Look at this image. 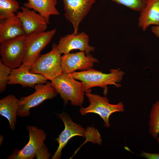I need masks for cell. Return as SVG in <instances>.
I'll return each instance as SVG.
<instances>
[{
  "label": "cell",
  "mask_w": 159,
  "mask_h": 159,
  "mask_svg": "<svg viewBox=\"0 0 159 159\" xmlns=\"http://www.w3.org/2000/svg\"><path fill=\"white\" fill-rule=\"evenodd\" d=\"M69 74L75 79L83 83L85 93L90 92L92 87H100L104 88V94L106 95L107 92L106 88L107 85H113L117 87H120V83L122 80L125 72L120 68L112 69L108 74L91 69Z\"/></svg>",
  "instance_id": "cell-1"
},
{
  "label": "cell",
  "mask_w": 159,
  "mask_h": 159,
  "mask_svg": "<svg viewBox=\"0 0 159 159\" xmlns=\"http://www.w3.org/2000/svg\"><path fill=\"white\" fill-rule=\"evenodd\" d=\"M63 122L64 128L55 139L59 145L52 159H60L62 151L69 141L73 137L80 136L86 138L87 141L96 143L99 140L100 134L93 127H88L85 129L81 125L74 122L69 115L64 112L58 115Z\"/></svg>",
  "instance_id": "cell-2"
},
{
  "label": "cell",
  "mask_w": 159,
  "mask_h": 159,
  "mask_svg": "<svg viewBox=\"0 0 159 159\" xmlns=\"http://www.w3.org/2000/svg\"><path fill=\"white\" fill-rule=\"evenodd\" d=\"M51 82L65 105L69 101L72 105L81 106L84 101L86 91L82 82L77 81L69 74L63 73Z\"/></svg>",
  "instance_id": "cell-3"
},
{
  "label": "cell",
  "mask_w": 159,
  "mask_h": 159,
  "mask_svg": "<svg viewBox=\"0 0 159 159\" xmlns=\"http://www.w3.org/2000/svg\"><path fill=\"white\" fill-rule=\"evenodd\" d=\"M55 43L49 52L40 55L31 67L30 71L40 74L47 80L52 81L63 74L61 67V56Z\"/></svg>",
  "instance_id": "cell-4"
},
{
  "label": "cell",
  "mask_w": 159,
  "mask_h": 159,
  "mask_svg": "<svg viewBox=\"0 0 159 159\" xmlns=\"http://www.w3.org/2000/svg\"><path fill=\"white\" fill-rule=\"evenodd\" d=\"M89 101V105L86 107H81L80 110V114L85 115L88 113H94L98 115L104 122V125L109 127L110 124L109 118L110 115L116 112H122L124 110V105L122 102L116 104L109 102L108 99L106 97L92 94L90 92L85 94Z\"/></svg>",
  "instance_id": "cell-5"
},
{
  "label": "cell",
  "mask_w": 159,
  "mask_h": 159,
  "mask_svg": "<svg viewBox=\"0 0 159 159\" xmlns=\"http://www.w3.org/2000/svg\"><path fill=\"white\" fill-rule=\"evenodd\" d=\"M34 88V93L19 100L17 116L22 117L28 116L30 114L31 108L38 106L45 100L54 98L58 93L51 82L45 85L36 84Z\"/></svg>",
  "instance_id": "cell-6"
},
{
  "label": "cell",
  "mask_w": 159,
  "mask_h": 159,
  "mask_svg": "<svg viewBox=\"0 0 159 159\" xmlns=\"http://www.w3.org/2000/svg\"><path fill=\"white\" fill-rule=\"evenodd\" d=\"M26 35L0 44V60L6 66L14 69L22 64L26 50Z\"/></svg>",
  "instance_id": "cell-7"
},
{
  "label": "cell",
  "mask_w": 159,
  "mask_h": 159,
  "mask_svg": "<svg viewBox=\"0 0 159 159\" xmlns=\"http://www.w3.org/2000/svg\"><path fill=\"white\" fill-rule=\"evenodd\" d=\"M56 29L32 33L26 35V50L21 65L30 69L40 55L42 50L49 43L55 34Z\"/></svg>",
  "instance_id": "cell-8"
},
{
  "label": "cell",
  "mask_w": 159,
  "mask_h": 159,
  "mask_svg": "<svg viewBox=\"0 0 159 159\" xmlns=\"http://www.w3.org/2000/svg\"><path fill=\"white\" fill-rule=\"evenodd\" d=\"M26 129L29 135L28 143L21 149H15L9 159H33L36 157L39 150L45 145L44 142L46 134L43 130L30 125L27 126Z\"/></svg>",
  "instance_id": "cell-9"
},
{
  "label": "cell",
  "mask_w": 159,
  "mask_h": 159,
  "mask_svg": "<svg viewBox=\"0 0 159 159\" xmlns=\"http://www.w3.org/2000/svg\"><path fill=\"white\" fill-rule=\"evenodd\" d=\"M64 16L71 23L74 34L78 33L79 26L96 0H62Z\"/></svg>",
  "instance_id": "cell-10"
},
{
  "label": "cell",
  "mask_w": 159,
  "mask_h": 159,
  "mask_svg": "<svg viewBox=\"0 0 159 159\" xmlns=\"http://www.w3.org/2000/svg\"><path fill=\"white\" fill-rule=\"evenodd\" d=\"M80 51L69 53L61 56V67L63 73L70 74L77 70L86 71L92 69L98 60L90 54Z\"/></svg>",
  "instance_id": "cell-11"
},
{
  "label": "cell",
  "mask_w": 159,
  "mask_h": 159,
  "mask_svg": "<svg viewBox=\"0 0 159 159\" xmlns=\"http://www.w3.org/2000/svg\"><path fill=\"white\" fill-rule=\"evenodd\" d=\"M89 37L84 32L67 34L60 38L58 47L61 54H67L74 49H78L87 54L94 51V47L89 45Z\"/></svg>",
  "instance_id": "cell-12"
},
{
  "label": "cell",
  "mask_w": 159,
  "mask_h": 159,
  "mask_svg": "<svg viewBox=\"0 0 159 159\" xmlns=\"http://www.w3.org/2000/svg\"><path fill=\"white\" fill-rule=\"evenodd\" d=\"M21 11L16 13V16L20 19L25 35L37 32L46 31L48 23L45 19L33 10L22 6Z\"/></svg>",
  "instance_id": "cell-13"
},
{
  "label": "cell",
  "mask_w": 159,
  "mask_h": 159,
  "mask_svg": "<svg viewBox=\"0 0 159 159\" xmlns=\"http://www.w3.org/2000/svg\"><path fill=\"white\" fill-rule=\"evenodd\" d=\"M47 80L40 74L33 73L22 65L12 69L8 78V84H20L23 87H34L36 84L47 83Z\"/></svg>",
  "instance_id": "cell-14"
},
{
  "label": "cell",
  "mask_w": 159,
  "mask_h": 159,
  "mask_svg": "<svg viewBox=\"0 0 159 159\" xmlns=\"http://www.w3.org/2000/svg\"><path fill=\"white\" fill-rule=\"evenodd\" d=\"M26 35L22 23L16 15L0 20V43Z\"/></svg>",
  "instance_id": "cell-15"
},
{
  "label": "cell",
  "mask_w": 159,
  "mask_h": 159,
  "mask_svg": "<svg viewBox=\"0 0 159 159\" xmlns=\"http://www.w3.org/2000/svg\"><path fill=\"white\" fill-rule=\"evenodd\" d=\"M140 12L138 25L143 31L151 25H159V0H148Z\"/></svg>",
  "instance_id": "cell-16"
},
{
  "label": "cell",
  "mask_w": 159,
  "mask_h": 159,
  "mask_svg": "<svg viewBox=\"0 0 159 159\" xmlns=\"http://www.w3.org/2000/svg\"><path fill=\"white\" fill-rule=\"evenodd\" d=\"M23 6L33 9L44 17L48 24L51 15L58 16L60 14L56 8L57 0H27Z\"/></svg>",
  "instance_id": "cell-17"
},
{
  "label": "cell",
  "mask_w": 159,
  "mask_h": 159,
  "mask_svg": "<svg viewBox=\"0 0 159 159\" xmlns=\"http://www.w3.org/2000/svg\"><path fill=\"white\" fill-rule=\"evenodd\" d=\"M18 101L19 100L12 95H9L0 100V114L8 120L12 130L15 128Z\"/></svg>",
  "instance_id": "cell-18"
},
{
  "label": "cell",
  "mask_w": 159,
  "mask_h": 159,
  "mask_svg": "<svg viewBox=\"0 0 159 159\" xmlns=\"http://www.w3.org/2000/svg\"><path fill=\"white\" fill-rule=\"evenodd\" d=\"M148 125L150 134L156 139L159 135V99L151 108Z\"/></svg>",
  "instance_id": "cell-19"
},
{
  "label": "cell",
  "mask_w": 159,
  "mask_h": 159,
  "mask_svg": "<svg viewBox=\"0 0 159 159\" xmlns=\"http://www.w3.org/2000/svg\"><path fill=\"white\" fill-rule=\"evenodd\" d=\"M19 8V3L16 0H0V20L16 15Z\"/></svg>",
  "instance_id": "cell-20"
},
{
  "label": "cell",
  "mask_w": 159,
  "mask_h": 159,
  "mask_svg": "<svg viewBox=\"0 0 159 159\" xmlns=\"http://www.w3.org/2000/svg\"><path fill=\"white\" fill-rule=\"evenodd\" d=\"M130 9L140 12L145 5L148 0H112Z\"/></svg>",
  "instance_id": "cell-21"
},
{
  "label": "cell",
  "mask_w": 159,
  "mask_h": 159,
  "mask_svg": "<svg viewBox=\"0 0 159 159\" xmlns=\"http://www.w3.org/2000/svg\"><path fill=\"white\" fill-rule=\"evenodd\" d=\"M12 69L5 65L0 60V92L5 90L8 78Z\"/></svg>",
  "instance_id": "cell-22"
},
{
  "label": "cell",
  "mask_w": 159,
  "mask_h": 159,
  "mask_svg": "<svg viewBox=\"0 0 159 159\" xmlns=\"http://www.w3.org/2000/svg\"><path fill=\"white\" fill-rule=\"evenodd\" d=\"M51 154L48 152L47 147L44 145L37 152L36 157L37 159H49Z\"/></svg>",
  "instance_id": "cell-23"
},
{
  "label": "cell",
  "mask_w": 159,
  "mask_h": 159,
  "mask_svg": "<svg viewBox=\"0 0 159 159\" xmlns=\"http://www.w3.org/2000/svg\"><path fill=\"white\" fill-rule=\"evenodd\" d=\"M151 32L155 36L159 38V25L153 26L151 28Z\"/></svg>",
  "instance_id": "cell-24"
},
{
  "label": "cell",
  "mask_w": 159,
  "mask_h": 159,
  "mask_svg": "<svg viewBox=\"0 0 159 159\" xmlns=\"http://www.w3.org/2000/svg\"><path fill=\"white\" fill-rule=\"evenodd\" d=\"M157 140V142L159 145V137H158V138H156Z\"/></svg>",
  "instance_id": "cell-25"
}]
</instances>
